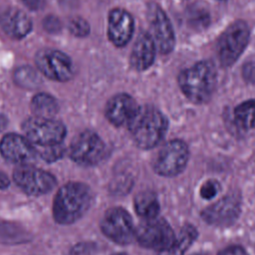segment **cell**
<instances>
[{
    "label": "cell",
    "instance_id": "cell-1",
    "mask_svg": "<svg viewBox=\"0 0 255 255\" xmlns=\"http://www.w3.org/2000/svg\"><path fill=\"white\" fill-rule=\"evenodd\" d=\"M92 202L90 187L81 182H69L57 192L53 203V215L60 224H72L89 209Z\"/></svg>",
    "mask_w": 255,
    "mask_h": 255
},
{
    "label": "cell",
    "instance_id": "cell-2",
    "mask_svg": "<svg viewBox=\"0 0 255 255\" xmlns=\"http://www.w3.org/2000/svg\"><path fill=\"white\" fill-rule=\"evenodd\" d=\"M128 126L135 144L148 149L157 145L163 138L168 122L157 109L145 106L138 108Z\"/></svg>",
    "mask_w": 255,
    "mask_h": 255
},
{
    "label": "cell",
    "instance_id": "cell-3",
    "mask_svg": "<svg viewBox=\"0 0 255 255\" xmlns=\"http://www.w3.org/2000/svg\"><path fill=\"white\" fill-rule=\"evenodd\" d=\"M178 84L188 100L196 104L205 103L216 86V69L209 61L198 62L179 74Z\"/></svg>",
    "mask_w": 255,
    "mask_h": 255
},
{
    "label": "cell",
    "instance_id": "cell-4",
    "mask_svg": "<svg viewBox=\"0 0 255 255\" xmlns=\"http://www.w3.org/2000/svg\"><path fill=\"white\" fill-rule=\"evenodd\" d=\"M250 31L246 22L237 20L222 33L217 42V55L224 67L233 65L245 50L249 41Z\"/></svg>",
    "mask_w": 255,
    "mask_h": 255
},
{
    "label": "cell",
    "instance_id": "cell-5",
    "mask_svg": "<svg viewBox=\"0 0 255 255\" xmlns=\"http://www.w3.org/2000/svg\"><path fill=\"white\" fill-rule=\"evenodd\" d=\"M23 130L26 137L40 147L61 143L67 132L62 123L36 116L24 122Z\"/></svg>",
    "mask_w": 255,
    "mask_h": 255
},
{
    "label": "cell",
    "instance_id": "cell-6",
    "mask_svg": "<svg viewBox=\"0 0 255 255\" xmlns=\"http://www.w3.org/2000/svg\"><path fill=\"white\" fill-rule=\"evenodd\" d=\"M189 156L187 145L179 139L166 142L155 155L152 166L162 176H175L186 166Z\"/></svg>",
    "mask_w": 255,
    "mask_h": 255
},
{
    "label": "cell",
    "instance_id": "cell-7",
    "mask_svg": "<svg viewBox=\"0 0 255 255\" xmlns=\"http://www.w3.org/2000/svg\"><path fill=\"white\" fill-rule=\"evenodd\" d=\"M135 239L145 248L158 250L167 249L174 241V233L169 224L162 218L144 219L135 229Z\"/></svg>",
    "mask_w": 255,
    "mask_h": 255
},
{
    "label": "cell",
    "instance_id": "cell-8",
    "mask_svg": "<svg viewBox=\"0 0 255 255\" xmlns=\"http://www.w3.org/2000/svg\"><path fill=\"white\" fill-rule=\"evenodd\" d=\"M101 229L108 238L121 245L128 244L135 238L132 218L121 207H113L105 212Z\"/></svg>",
    "mask_w": 255,
    "mask_h": 255
},
{
    "label": "cell",
    "instance_id": "cell-9",
    "mask_svg": "<svg viewBox=\"0 0 255 255\" xmlns=\"http://www.w3.org/2000/svg\"><path fill=\"white\" fill-rule=\"evenodd\" d=\"M69 153L70 157L81 165H95L104 158L106 145L97 133L86 130L73 139Z\"/></svg>",
    "mask_w": 255,
    "mask_h": 255
},
{
    "label": "cell",
    "instance_id": "cell-10",
    "mask_svg": "<svg viewBox=\"0 0 255 255\" xmlns=\"http://www.w3.org/2000/svg\"><path fill=\"white\" fill-rule=\"evenodd\" d=\"M35 63L43 75L57 82H67L74 75L71 59L58 50L43 49L39 51L36 54Z\"/></svg>",
    "mask_w": 255,
    "mask_h": 255
},
{
    "label": "cell",
    "instance_id": "cell-11",
    "mask_svg": "<svg viewBox=\"0 0 255 255\" xmlns=\"http://www.w3.org/2000/svg\"><path fill=\"white\" fill-rule=\"evenodd\" d=\"M15 183L29 195H42L51 191L57 181L49 172L30 166L20 165L13 172Z\"/></svg>",
    "mask_w": 255,
    "mask_h": 255
},
{
    "label": "cell",
    "instance_id": "cell-12",
    "mask_svg": "<svg viewBox=\"0 0 255 255\" xmlns=\"http://www.w3.org/2000/svg\"><path fill=\"white\" fill-rule=\"evenodd\" d=\"M148 20L156 48L162 54L170 53L175 45L172 25L164 11L156 4L149 5Z\"/></svg>",
    "mask_w": 255,
    "mask_h": 255
},
{
    "label": "cell",
    "instance_id": "cell-13",
    "mask_svg": "<svg viewBox=\"0 0 255 255\" xmlns=\"http://www.w3.org/2000/svg\"><path fill=\"white\" fill-rule=\"evenodd\" d=\"M0 152L8 161L22 164L32 161L37 155V150L32 142L16 133H8L3 136L0 141Z\"/></svg>",
    "mask_w": 255,
    "mask_h": 255
},
{
    "label": "cell",
    "instance_id": "cell-14",
    "mask_svg": "<svg viewBox=\"0 0 255 255\" xmlns=\"http://www.w3.org/2000/svg\"><path fill=\"white\" fill-rule=\"evenodd\" d=\"M134 22L132 16L125 9L115 8L109 13L108 37L117 47L127 45L132 37Z\"/></svg>",
    "mask_w": 255,
    "mask_h": 255
},
{
    "label": "cell",
    "instance_id": "cell-15",
    "mask_svg": "<svg viewBox=\"0 0 255 255\" xmlns=\"http://www.w3.org/2000/svg\"><path fill=\"white\" fill-rule=\"evenodd\" d=\"M239 212V199L232 195H228L206 207L202 211L201 216L209 224L223 226L233 223L238 217Z\"/></svg>",
    "mask_w": 255,
    "mask_h": 255
},
{
    "label": "cell",
    "instance_id": "cell-16",
    "mask_svg": "<svg viewBox=\"0 0 255 255\" xmlns=\"http://www.w3.org/2000/svg\"><path fill=\"white\" fill-rule=\"evenodd\" d=\"M138 108L132 97L124 93L118 94L107 103L106 117L111 124L120 127L128 124Z\"/></svg>",
    "mask_w": 255,
    "mask_h": 255
},
{
    "label": "cell",
    "instance_id": "cell-17",
    "mask_svg": "<svg viewBox=\"0 0 255 255\" xmlns=\"http://www.w3.org/2000/svg\"><path fill=\"white\" fill-rule=\"evenodd\" d=\"M0 25L3 31L14 39H22L32 30L28 15L14 7H8L0 13Z\"/></svg>",
    "mask_w": 255,
    "mask_h": 255
},
{
    "label": "cell",
    "instance_id": "cell-18",
    "mask_svg": "<svg viewBox=\"0 0 255 255\" xmlns=\"http://www.w3.org/2000/svg\"><path fill=\"white\" fill-rule=\"evenodd\" d=\"M155 43L148 33H140L137 37L130 55V64L137 71L148 69L155 58Z\"/></svg>",
    "mask_w": 255,
    "mask_h": 255
},
{
    "label": "cell",
    "instance_id": "cell-19",
    "mask_svg": "<svg viewBox=\"0 0 255 255\" xmlns=\"http://www.w3.org/2000/svg\"><path fill=\"white\" fill-rule=\"evenodd\" d=\"M135 212L144 219L157 217L159 203L156 195L151 191H142L134 197Z\"/></svg>",
    "mask_w": 255,
    "mask_h": 255
},
{
    "label": "cell",
    "instance_id": "cell-20",
    "mask_svg": "<svg viewBox=\"0 0 255 255\" xmlns=\"http://www.w3.org/2000/svg\"><path fill=\"white\" fill-rule=\"evenodd\" d=\"M196 237V229L191 225H185L181 228L173 243L167 249L160 251L159 255H183Z\"/></svg>",
    "mask_w": 255,
    "mask_h": 255
},
{
    "label": "cell",
    "instance_id": "cell-21",
    "mask_svg": "<svg viewBox=\"0 0 255 255\" xmlns=\"http://www.w3.org/2000/svg\"><path fill=\"white\" fill-rule=\"evenodd\" d=\"M31 110L36 117L51 118L59 111L58 102L51 95L41 93L33 97L31 101Z\"/></svg>",
    "mask_w": 255,
    "mask_h": 255
},
{
    "label": "cell",
    "instance_id": "cell-22",
    "mask_svg": "<svg viewBox=\"0 0 255 255\" xmlns=\"http://www.w3.org/2000/svg\"><path fill=\"white\" fill-rule=\"evenodd\" d=\"M29 240L28 232L20 225L10 222L0 223V243L19 244Z\"/></svg>",
    "mask_w": 255,
    "mask_h": 255
},
{
    "label": "cell",
    "instance_id": "cell-23",
    "mask_svg": "<svg viewBox=\"0 0 255 255\" xmlns=\"http://www.w3.org/2000/svg\"><path fill=\"white\" fill-rule=\"evenodd\" d=\"M236 123L243 128H255V101H246L234 110Z\"/></svg>",
    "mask_w": 255,
    "mask_h": 255
},
{
    "label": "cell",
    "instance_id": "cell-24",
    "mask_svg": "<svg viewBox=\"0 0 255 255\" xmlns=\"http://www.w3.org/2000/svg\"><path fill=\"white\" fill-rule=\"evenodd\" d=\"M14 81L19 85L20 87L26 88V89H34L40 86L41 78L31 67H20L18 68L14 73Z\"/></svg>",
    "mask_w": 255,
    "mask_h": 255
},
{
    "label": "cell",
    "instance_id": "cell-25",
    "mask_svg": "<svg viewBox=\"0 0 255 255\" xmlns=\"http://www.w3.org/2000/svg\"><path fill=\"white\" fill-rule=\"evenodd\" d=\"M187 21L194 28H205L210 22L209 13L204 7L195 4L187 10Z\"/></svg>",
    "mask_w": 255,
    "mask_h": 255
},
{
    "label": "cell",
    "instance_id": "cell-26",
    "mask_svg": "<svg viewBox=\"0 0 255 255\" xmlns=\"http://www.w3.org/2000/svg\"><path fill=\"white\" fill-rule=\"evenodd\" d=\"M65 152L64 146L59 143L55 145H49V146H42L39 149V155L48 162H53L58 160L63 156Z\"/></svg>",
    "mask_w": 255,
    "mask_h": 255
},
{
    "label": "cell",
    "instance_id": "cell-27",
    "mask_svg": "<svg viewBox=\"0 0 255 255\" xmlns=\"http://www.w3.org/2000/svg\"><path fill=\"white\" fill-rule=\"evenodd\" d=\"M69 30L77 37H86L90 33V25L85 19L74 17L69 22Z\"/></svg>",
    "mask_w": 255,
    "mask_h": 255
},
{
    "label": "cell",
    "instance_id": "cell-28",
    "mask_svg": "<svg viewBox=\"0 0 255 255\" xmlns=\"http://www.w3.org/2000/svg\"><path fill=\"white\" fill-rule=\"evenodd\" d=\"M219 187V183L216 180H208L201 186L200 195L204 199H211L217 194Z\"/></svg>",
    "mask_w": 255,
    "mask_h": 255
},
{
    "label": "cell",
    "instance_id": "cell-29",
    "mask_svg": "<svg viewBox=\"0 0 255 255\" xmlns=\"http://www.w3.org/2000/svg\"><path fill=\"white\" fill-rule=\"evenodd\" d=\"M243 76L246 81L255 84V62L248 63L244 66Z\"/></svg>",
    "mask_w": 255,
    "mask_h": 255
},
{
    "label": "cell",
    "instance_id": "cell-30",
    "mask_svg": "<svg viewBox=\"0 0 255 255\" xmlns=\"http://www.w3.org/2000/svg\"><path fill=\"white\" fill-rule=\"evenodd\" d=\"M44 26L45 28L50 31V32H56L60 29L61 25H60V21L58 18L54 17V16H49L45 19L44 21Z\"/></svg>",
    "mask_w": 255,
    "mask_h": 255
},
{
    "label": "cell",
    "instance_id": "cell-31",
    "mask_svg": "<svg viewBox=\"0 0 255 255\" xmlns=\"http://www.w3.org/2000/svg\"><path fill=\"white\" fill-rule=\"evenodd\" d=\"M218 255H248V254L242 247L231 246L220 251Z\"/></svg>",
    "mask_w": 255,
    "mask_h": 255
},
{
    "label": "cell",
    "instance_id": "cell-32",
    "mask_svg": "<svg viewBox=\"0 0 255 255\" xmlns=\"http://www.w3.org/2000/svg\"><path fill=\"white\" fill-rule=\"evenodd\" d=\"M22 1L31 10H40L45 5V0H22Z\"/></svg>",
    "mask_w": 255,
    "mask_h": 255
},
{
    "label": "cell",
    "instance_id": "cell-33",
    "mask_svg": "<svg viewBox=\"0 0 255 255\" xmlns=\"http://www.w3.org/2000/svg\"><path fill=\"white\" fill-rule=\"evenodd\" d=\"M10 184V180L7 177V175L5 173H3L2 171H0V189H4L7 188Z\"/></svg>",
    "mask_w": 255,
    "mask_h": 255
},
{
    "label": "cell",
    "instance_id": "cell-34",
    "mask_svg": "<svg viewBox=\"0 0 255 255\" xmlns=\"http://www.w3.org/2000/svg\"><path fill=\"white\" fill-rule=\"evenodd\" d=\"M7 124H8L7 118L3 114H0V132L6 128Z\"/></svg>",
    "mask_w": 255,
    "mask_h": 255
},
{
    "label": "cell",
    "instance_id": "cell-35",
    "mask_svg": "<svg viewBox=\"0 0 255 255\" xmlns=\"http://www.w3.org/2000/svg\"><path fill=\"white\" fill-rule=\"evenodd\" d=\"M114 255H128L126 253H117V254H114Z\"/></svg>",
    "mask_w": 255,
    "mask_h": 255
},
{
    "label": "cell",
    "instance_id": "cell-36",
    "mask_svg": "<svg viewBox=\"0 0 255 255\" xmlns=\"http://www.w3.org/2000/svg\"><path fill=\"white\" fill-rule=\"evenodd\" d=\"M195 255H199V254H195Z\"/></svg>",
    "mask_w": 255,
    "mask_h": 255
}]
</instances>
